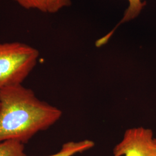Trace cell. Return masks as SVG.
I'll return each instance as SVG.
<instances>
[{"mask_svg":"<svg viewBox=\"0 0 156 156\" xmlns=\"http://www.w3.org/2000/svg\"><path fill=\"white\" fill-rule=\"evenodd\" d=\"M26 9H37L46 13V0H13Z\"/></svg>","mask_w":156,"mask_h":156,"instance_id":"7","label":"cell"},{"mask_svg":"<svg viewBox=\"0 0 156 156\" xmlns=\"http://www.w3.org/2000/svg\"><path fill=\"white\" fill-rule=\"evenodd\" d=\"M0 156H26L24 144L15 140L0 143Z\"/></svg>","mask_w":156,"mask_h":156,"instance_id":"5","label":"cell"},{"mask_svg":"<svg viewBox=\"0 0 156 156\" xmlns=\"http://www.w3.org/2000/svg\"><path fill=\"white\" fill-rule=\"evenodd\" d=\"M128 8L119 24L129 22L138 16L145 5V3L141 2V0H128Z\"/></svg>","mask_w":156,"mask_h":156,"instance_id":"6","label":"cell"},{"mask_svg":"<svg viewBox=\"0 0 156 156\" xmlns=\"http://www.w3.org/2000/svg\"><path fill=\"white\" fill-rule=\"evenodd\" d=\"M0 105H1V102H0Z\"/></svg>","mask_w":156,"mask_h":156,"instance_id":"9","label":"cell"},{"mask_svg":"<svg viewBox=\"0 0 156 156\" xmlns=\"http://www.w3.org/2000/svg\"><path fill=\"white\" fill-rule=\"evenodd\" d=\"M94 146V142L91 140H83L78 142L69 141L64 144L61 149L56 153L46 156H73L88 151Z\"/></svg>","mask_w":156,"mask_h":156,"instance_id":"4","label":"cell"},{"mask_svg":"<svg viewBox=\"0 0 156 156\" xmlns=\"http://www.w3.org/2000/svg\"><path fill=\"white\" fill-rule=\"evenodd\" d=\"M71 0H46V13H55L62 8L69 6Z\"/></svg>","mask_w":156,"mask_h":156,"instance_id":"8","label":"cell"},{"mask_svg":"<svg viewBox=\"0 0 156 156\" xmlns=\"http://www.w3.org/2000/svg\"><path fill=\"white\" fill-rule=\"evenodd\" d=\"M39 51L19 42L0 44V89L22 84L34 68Z\"/></svg>","mask_w":156,"mask_h":156,"instance_id":"2","label":"cell"},{"mask_svg":"<svg viewBox=\"0 0 156 156\" xmlns=\"http://www.w3.org/2000/svg\"><path fill=\"white\" fill-rule=\"evenodd\" d=\"M0 143L15 140L23 144L53 126L62 111L40 100L22 84L0 89Z\"/></svg>","mask_w":156,"mask_h":156,"instance_id":"1","label":"cell"},{"mask_svg":"<svg viewBox=\"0 0 156 156\" xmlns=\"http://www.w3.org/2000/svg\"><path fill=\"white\" fill-rule=\"evenodd\" d=\"M113 153V156H156V138L149 128H129L115 146Z\"/></svg>","mask_w":156,"mask_h":156,"instance_id":"3","label":"cell"}]
</instances>
